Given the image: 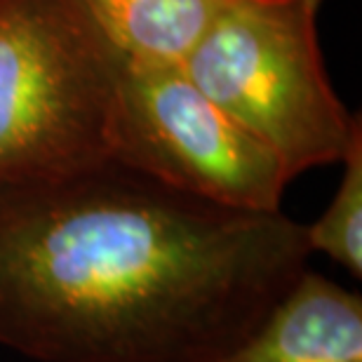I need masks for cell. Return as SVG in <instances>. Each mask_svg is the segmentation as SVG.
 Masks as SVG:
<instances>
[{
	"label": "cell",
	"instance_id": "52a82bcc",
	"mask_svg": "<svg viewBox=\"0 0 362 362\" xmlns=\"http://www.w3.org/2000/svg\"><path fill=\"white\" fill-rule=\"evenodd\" d=\"M341 179L329 205L306 226L310 255H325L351 275L362 278V129L339 160Z\"/></svg>",
	"mask_w": 362,
	"mask_h": 362
},
{
	"label": "cell",
	"instance_id": "8992f818",
	"mask_svg": "<svg viewBox=\"0 0 362 362\" xmlns=\"http://www.w3.org/2000/svg\"><path fill=\"white\" fill-rule=\"evenodd\" d=\"M106 40L139 62L181 64L223 0H78Z\"/></svg>",
	"mask_w": 362,
	"mask_h": 362
},
{
	"label": "cell",
	"instance_id": "7a4b0ae2",
	"mask_svg": "<svg viewBox=\"0 0 362 362\" xmlns=\"http://www.w3.org/2000/svg\"><path fill=\"white\" fill-rule=\"evenodd\" d=\"M322 0H223L181 62L191 81L285 163L294 179L339 163L362 129L329 83Z\"/></svg>",
	"mask_w": 362,
	"mask_h": 362
},
{
	"label": "cell",
	"instance_id": "3957f363",
	"mask_svg": "<svg viewBox=\"0 0 362 362\" xmlns=\"http://www.w3.org/2000/svg\"><path fill=\"white\" fill-rule=\"evenodd\" d=\"M120 66L78 0H0V191L108 158Z\"/></svg>",
	"mask_w": 362,
	"mask_h": 362
},
{
	"label": "cell",
	"instance_id": "5b68a950",
	"mask_svg": "<svg viewBox=\"0 0 362 362\" xmlns=\"http://www.w3.org/2000/svg\"><path fill=\"white\" fill-rule=\"evenodd\" d=\"M216 362H362V296L306 266Z\"/></svg>",
	"mask_w": 362,
	"mask_h": 362
},
{
	"label": "cell",
	"instance_id": "6da1fadb",
	"mask_svg": "<svg viewBox=\"0 0 362 362\" xmlns=\"http://www.w3.org/2000/svg\"><path fill=\"white\" fill-rule=\"evenodd\" d=\"M285 212L104 158L0 191V346L35 362H216L308 266Z\"/></svg>",
	"mask_w": 362,
	"mask_h": 362
},
{
	"label": "cell",
	"instance_id": "277c9868",
	"mask_svg": "<svg viewBox=\"0 0 362 362\" xmlns=\"http://www.w3.org/2000/svg\"><path fill=\"white\" fill-rule=\"evenodd\" d=\"M108 158L193 198L245 212H282L294 177L191 81L181 64L125 59Z\"/></svg>",
	"mask_w": 362,
	"mask_h": 362
}]
</instances>
